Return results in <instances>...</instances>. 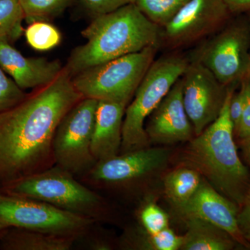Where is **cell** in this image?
Returning <instances> with one entry per match:
<instances>
[{"label":"cell","instance_id":"6da1fadb","mask_svg":"<svg viewBox=\"0 0 250 250\" xmlns=\"http://www.w3.org/2000/svg\"><path fill=\"white\" fill-rule=\"evenodd\" d=\"M83 98L64 67L53 82L0 113V189L55 165L56 130Z\"/></svg>","mask_w":250,"mask_h":250},{"label":"cell","instance_id":"7a4b0ae2","mask_svg":"<svg viewBox=\"0 0 250 250\" xmlns=\"http://www.w3.org/2000/svg\"><path fill=\"white\" fill-rule=\"evenodd\" d=\"M82 36L83 45L74 49L65 69L72 77L90 67L157 45L159 26L134 4L95 16Z\"/></svg>","mask_w":250,"mask_h":250},{"label":"cell","instance_id":"3957f363","mask_svg":"<svg viewBox=\"0 0 250 250\" xmlns=\"http://www.w3.org/2000/svg\"><path fill=\"white\" fill-rule=\"evenodd\" d=\"M233 93V88H229L225 105L217 119L190 140L187 156L218 192L242 207L250 190V174L238 156L233 140L234 128L229 108Z\"/></svg>","mask_w":250,"mask_h":250},{"label":"cell","instance_id":"277c9868","mask_svg":"<svg viewBox=\"0 0 250 250\" xmlns=\"http://www.w3.org/2000/svg\"><path fill=\"white\" fill-rule=\"evenodd\" d=\"M0 192L47 202L95 223L111 219V207L99 192L57 165L16 181Z\"/></svg>","mask_w":250,"mask_h":250},{"label":"cell","instance_id":"5b68a950","mask_svg":"<svg viewBox=\"0 0 250 250\" xmlns=\"http://www.w3.org/2000/svg\"><path fill=\"white\" fill-rule=\"evenodd\" d=\"M156 45L87 69L72 77L83 98L127 106L154 62Z\"/></svg>","mask_w":250,"mask_h":250},{"label":"cell","instance_id":"8992f818","mask_svg":"<svg viewBox=\"0 0 250 250\" xmlns=\"http://www.w3.org/2000/svg\"><path fill=\"white\" fill-rule=\"evenodd\" d=\"M188 64L175 55L154 61L125 109L121 153L148 147L145 122L183 75Z\"/></svg>","mask_w":250,"mask_h":250},{"label":"cell","instance_id":"52a82bcc","mask_svg":"<svg viewBox=\"0 0 250 250\" xmlns=\"http://www.w3.org/2000/svg\"><path fill=\"white\" fill-rule=\"evenodd\" d=\"M96 223L47 202L0 192V226L80 238Z\"/></svg>","mask_w":250,"mask_h":250},{"label":"cell","instance_id":"ba28073f","mask_svg":"<svg viewBox=\"0 0 250 250\" xmlns=\"http://www.w3.org/2000/svg\"><path fill=\"white\" fill-rule=\"evenodd\" d=\"M98 100L83 98L70 110L58 125L52 149L55 165L77 179L97 163L92 153L94 125Z\"/></svg>","mask_w":250,"mask_h":250},{"label":"cell","instance_id":"9c48e42d","mask_svg":"<svg viewBox=\"0 0 250 250\" xmlns=\"http://www.w3.org/2000/svg\"><path fill=\"white\" fill-rule=\"evenodd\" d=\"M170 150L145 147L99 161L91 170L78 178L93 190L133 188L143 179L161 168Z\"/></svg>","mask_w":250,"mask_h":250},{"label":"cell","instance_id":"30bf717a","mask_svg":"<svg viewBox=\"0 0 250 250\" xmlns=\"http://www.w3.org/2000/svg\"><path fill=\"white\" fill-rule=\"evenodd\" d=\"M197 60L226 86L250 75V32L248 23L234 22L207 42Z\"/></svg>","mask_w":250,"mask_h":250},{"label":"cell","instance_id":"8fae6325","mask_svg":"<svg viewBox=\"0 0 250 250\" xmlns=\"http://www.w3.org/2000/svg\"><path fill=\"white\" fill-rule=\"evenodd\" d=\"M182 80L184 107L198 136L220 115L229 87L220 83L197 59L188 64Z\"/></svg>","mask_w":250,"mask_h":250},{"label":"cell","instance_id":"7c38bea8","mask_svg":"<svg viewBox=\"0 0 250 250\" xmlns=\"http://www.w3.org/2000/svg\"><path fill=\"white\" fill-rule=\"evenodd\" d=\"M231 14L223 0H188L164 26V37L176 47L192 43L223 27Z\"/></svg>","mask_w":250,"mask_h":250},{"label":"cell","instance_id":"4fadbf2b","mask_svg":"<svg viewBox=\"0 0 250 250\" xmlns=\"http://www.w3.org/2000/svg\"><path fill=\"white\" fill-rule=\"evenodd\" d=\"M148 119L145 129L149 142L173 144L192 139L194 130L184 107L182 77Z\"/></svg>","mask_w":250,"mask_h":250},{"label":"cell","instance_id":"5bb4252c","mask_svg":"<svg viewBox=\"0 0 250 250\" xmlns=\"http://www.w3.org/2000/svg\"><path fill=\"white\" fill-rule=\"evenodd\" d=\"M178 210L186 218L201 219L218 227L236 243L250 248L238 225L236 205L209 184L202 182L191 198Z\"/></svg>","mask_w":250,"mask_h":250},{"label":"cell","instance_id":"9a60e30c","mask_svg":"<svg viewBox=\"0 0 250 250\" xmlns=\"http://www.w3.org/2000/svg\"><path fill=\"white\" fill-rule=\"evenodd\" d=\"M0 65L24 90L49 84L64 69L58 61L24 57L7 40L0 41Z\"/></svg>","mask_w":250,"mask_h":250},{"label":"cell","instance_id":"2e32d148","mask_svg":"<svg viewBox=\"0 0 250 250\" xmlns=\"http://www.w3.org/2000/svg\"><path fill=\"white\" fill-rule=\"evenodd\" d=\"M126 107L124 104L98 101L91 145L97 162L121 153Z\"/></svg>","mask_w":250,"mask_h":250},{"label":"cell","instance_id":"e0dca14e","mask_svg":"<svg viewBox=\"0 0 250 250\" xmlns=\"http://www.w3.org/2000/svg\"><path fill=\"white\" fill-rule=\"evenodd\" d=\"M77 240L74 236L8 228L0 233V250H70L75 248Z\"/></svg>","mask_w":250,"mask_h":250},{"label":"cell","instance_id":"ac0fdd59","mask_svg":"<svg viewBox=\"0 0 250 250\" xmlns=\"http://www.w3.org/2000/svg\"><path fill=\"white\" fill-rule=\"evenodd\" d=\"M187 232L180 250H229L234 240L226 231L201 219L187 218Z\"/></svg>","mask_w":250,"mask_h":250},{"label":"cell","instance_id":"d6986e66","mask_svg":"<svg viewBox=\"0 0 250 250\" xmlns=\"http://www.w3.org/2000/svg\"><path fill=\"white\" fill-rule=\"evenodd\" d=\"M182 243L183 236H177L169 228L150 234L141 226L126 230L119 242L125 250H178Z\"/></svg>","mask_w":250,"mask_h":250},{"label":"cell","instance_id":"ffe728a7","mask_svg":"<svg viewBox=\"0 0 250 250\" xmlns=\"http://www.w3.org/2000/svg\"><path fill=\"white\" fill-rule=\"evenodd\" d=\"M202 182L200 172L194 169L182 167L172 171L164 179L166 196L179 209L191 198Z\"/></svg>","mask_w":250,"mask_h":250},{"label":"cell","instance_id":"44dd1931","mask_svg":"<svg viewBox=\"0 0 250 250\" xmlns=\"http://www.w3.org/2000/svg\"><path fill=\"white\" fill-rule=\"evenodd\" d=\"M23 20L19 0H0V41L17 40L23 32Z\"/></svg>","mask_w":250,"mask_h":250},{"label":"cell","instance_id":"7402d4cb","mask_svg":"<svg viewBox=\"0 0 250 250\" xmlns=\"http://www.w3.org/2000/svg\"><path fill=\"white\" fill-rule=\"evenodd\" d=\"M188 0H132L136 6L157 26L164 27Z\"/></svg>","mask_w":250,"mask_h":250},{"label":"cell","instance_id":"603a6c76","mask_svg":"<svg viewBox=\"0 0 250 250\" xmlns=\"http://www.w3.org/2000/svg\"><path fill=\"white\" fill-rule=\"evenodd\" d=\"M24 33L27 43L33 49L41 52L53 49L62 41L60 31L47 21H36L29 24Z\"/></svg>","mask_w":250,"mask_h":250},{"label":"cell","instance_id":"cb8c5ba5","mask_svg":"<svg viewBox=\"0 0 250 250\" xmlns=\"http://www.w3.org/2000/svg\"><path fill=\"white\" fill-rule=\"evenodd\" d=\"M72 0H19L28 24L47 21L66 9Z\"/></svg>","mask_w":250,"mask_h":250},{"label":"cell","instance_id":"d4e9b609","mask_svg":"<svg viewBox=\"0 0 250 250\" xmlns=\"http://www.w3.org/2000/svg\"><path fill=\"white\" fill-rule=\"evenodd\" d=\"M139 219L141 228L150 234H155L168 228V217L154 203L143 206L139 210Z\"/></svg>","mask_w":250,"mask_h":250},{"label":"cell","instance_id":"484cf974","mask_svg":"<svg viewBox=\"0 0 250 250\" xmlns=\"http://www.w3.org/2000/svg\"><path fill=\"white\" fill-rule=\"evenodd\" d=\"M27 95L0 65V113L14 107Z\"/></svg>","mask_w":250,"mask_h":250},{"label":"cell","instance_id":"4316f807","mask_svg":"<svg viewBox=\"0 0 250 250\" xmlns=\"http://www.w3.org/2000/svg\"><path fill=\"white\" fill-rule=\"evenodd\" d=\"M245 92V104L243 113L235 132L238 137L245 140L250 137V75L241 82Z\"/></svg>","mask_w":250,"mask_h":250},{"label":"cell","instance_id":"83f0119b","mask_svg":"<svg viewBox=\"0 0 250 250\" xmlns=\"http://www.w3.org/2000/svg\"><path fill=\"white\" fill-rule=\"evenodd\" d=\"M90 12L95 16L107 14L129 3L132 0H82Z\"/></svg>","mask_w":250,"mask_h":250},{"label":"cell","instance_id":"f1b7e54d","mask_svg":"<svg viewBox=\"0 0 250 250\" xmlns=\"http://www.w3.org/2000/svg\"><path fill=\"white\" fill-rule=\"evenodd\" d=\"M245 104V92L243 85H241V89L237 93H233L231 95L229 102V116L232 122L234 132L238 125L243 113V107Z\"/></svg>","mask_w":250,"mask_h":250},{"label":"cell","instance_id":"f546056e","mask_svg":"<svg viewBox=\"0 0 250 250\" xmlns=\"http://www.w3.org/2000/svg\"><path fill=\"white\" fill-rule=\"evenodd\" d=\"M243 210L238 215V225L247 241L250 240V190L244 204Z\"/></svg>","mask_w":250,"mask_h":250},{"label":"cell","instance_id":"4dcf8cb0","mask_svg":"<svg viewBox=\"0 0 250 250\" xmlns=\"http://www.w3.org/2000/svg\"><path fill=\"white\" fill-rule=\"evenodd\" d=\"M231 14H240L250 11V0H223Z\"/></svg>","mask_w":250,"mask_h":250},{"label":"cell","instance_id":"1f68e13d","mask_svg":"<svg viewBox=\"0 0 250 250\" xmlns=\"http://www.w3.org/2000/svg\"><path fill=\"white\" fill-rule=\"evenodd\" d=\"M243 149H244L245 155L248 164L250 165V137L245 140H242Z\"/></svg>","mask_w":250,"mask_h":250},{"label":"cell","instance_id":"d6a6232c","mask_svg":"<svg viewBox=\"0 0 250 250\" xmlns=\"http://www.w3.org/2000/svg\"><path fill=\"white\" fill-rule=\"evenodd\" d=\"M248 24H249L250 32V11H248Z\"/></svg>","mask_w":250,"mask_h":250},{"label":"cell","instance_id":"836d02e7","mask_svg":"<svg viewBox=\"0 0 250 250\" xmlns=\"http://www.w3.org/2000/svg\"><path fill=\"white\" fill-rule=\"evenodd\" d=\"M3 229H4V228H1V227L0 226V233H1V231H2Z\"/></svg>","mask_w":250,"mask_h":250}]
</instances>
